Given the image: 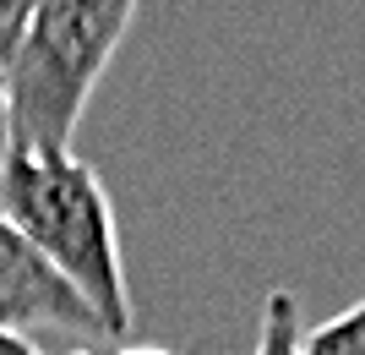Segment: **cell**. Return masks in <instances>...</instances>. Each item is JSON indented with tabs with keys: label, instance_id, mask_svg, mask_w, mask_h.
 Returning a JSON list of instances; mask_svg holds the SVG:
<instances>
[{
	"label": "cell",
	"instance_id": "obj_5",
	"mask_svg": "<svg viewBox=\"0 0 365 355\" xmlns=\"http://www.w3.org/2000/svg\"><path fill=\"white\" fill-rule=\"evenodd\" d=\"M300 355H365V295L349 311H338L322 328L300 334Z\"/></svg>",
	"mask_w": 365,
	"mask_h": 355
},
{
	"label": "cell",
	"instance_id": "obj_1",
	"mask_svg": "<svg viewBox=\"0 0 365 355\" xmlns=\"http://www.w3.org/2000/svg\"><path fill=\"white\" fill-rule=\"evenodd\" d=\"M0 219L71 284L109 339L131 334V290L115 230V202L76 154H6Z\"/></svg>",
	"mask_w": 365,
	"mask_h": 355
},
{
	"label": "cell",
	"instance_id": "obj_6",
	"mask_svg": "<svg viewBox=\"0 0 365 355\" xmlns=\"http://www.w3.org/2000/svg\"><path fill=\"white\" fill-rule=\"evenodd\" d=\"M38 6H44V0H0V66H6V55L16 49L22 28L38 16Z\"/></svg>",
	"mask_w": 365,
	"mask_h": 355
},
{
	"label": "cell",
	"instance_id": "obj_9",
	"mask_svg": "<svg viewBox=\"0 0 365 355\" xmlns=\"http://www.w3.org/2000/svg\"><path fill=\"white\" fill-rule=\"evenodd\" d=\"M115 355H169V350H158V344H131V350H115Z\"/></svg>",
	"mask_w": 365,
	"mask_h": 355
},
{
	"label": "cell",
	"instance_id": "obj_3",
	"mask_svg": "<svg viewBox=\"0 0 365 355\" xmlns=\"http://www.w3.org/2000/svg\"><path fill=\"white\" fill-rule=\"evenodd\" d=\"M0 328H11V334L55 328V334H71V339H109L104 323L88 311V301L6 219H0Z\"/></svg>",
	"mask_w": 365,
	"mask_h": 355
},
{
	"label": "cell",
	"instance_id": "obj_7",
	"mask_svg": "<svg viewBox=\"0 0 365 355\" xmlns=\"http://www.w3.org/2000/svg\"><path fill=\"white\" fill-rule=\"evenodd\" d=\"M0 355H49V350H38L28 334H11V328H0ZM76 355H82V350H76Z\"/></svg>",
	"mask_w": 365,
	"mask_h": 355
},
{
	"label": "cell",
	"instance_id": "obj_4",
	"mask_svg": "<svg viewBox=\"0 0 365 355\" xmlns=\"http://www.w3.org/2000/svg\"><path fill=\"white\" fill-rule=\"evenodd\" d=\"M251 355H300V301H294V290H267Z\"/></svg>",
	"mask_w": 365,
	"mask_h": 355
},
{
	"label": "cell",
	"instance_id": "obj_2",
	"mask_svg": "<svg viewBox=\"0 0 365 355\" xmlns=\"http://www.w3.org/2000/svg\"><path fill=\"white\" fill-rule=\"evenodd\" d=\"M142 0H44L0 66L6 154H71V137Z\"/></svg>",
	"mask_w": 365,
	"mask_h": 355
},
{
	"label": "cell",
	"instance_id": "obj_8",
	"mask_svg": "<svg viewBox=\"0 0 365 355\" xmlns=\"http://www.w3.org/2000/svg\"><path fill=\"white\" fill-rule=\"evenodd\" d=\"M0 159H6V82H0Z\"/></svg>",
	"mask_w": 365,
	"mask_h": 355
}]
</instances>
